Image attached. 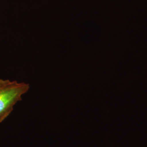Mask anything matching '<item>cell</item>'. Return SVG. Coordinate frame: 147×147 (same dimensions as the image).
<instances>
[{
  "instance_id": "6da1fadb",
  "label": "cell",
  "mask_w": 147,
  "mask_h": 147,
  "mask_svg": "<svg viewBox=\"0 0 147 147\" xmlns=\"http://www.w3.org/2000/svg\"><path fill=\"white\" fill-rule=\"evenodd\" d=\"M25 82L0 79V123L10 115L14 106L30 89Z\"/></svg>"
}]
</instances>
